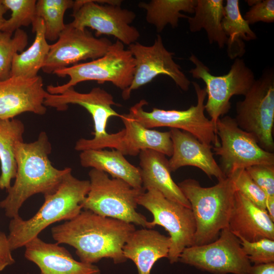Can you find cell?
<instances>
[{
    "label": "cell",
    "mask_w": 274,
    "mask_h": 274,
    "mask_svg": "<svg viewBox=\"0 0 274 274\" xmlns=\"http://www.w3.org/2000/svg\"><path fill=\"white\" fill-rule=\"evenodd\" d=\"M24 247L25 258L38 266L40 274H100L98 266L76 260L57 243H46L37 236Z\"/></svg>",
    "instance_id": "ac0fdd59"
},
{
    "label": "cell",
    "mask_w": 274,
    "mask_h": 274,
    "mask_svg": "<svg viewBox=\"0 0 274 274\" xmlns=\"http://www.w3.org/2000/svg\"><path fill=\"white\" fill-rule=\"evenodd\" d=\"M192 83L197 96L195 106H191L186 110L154 108L151 111L147 112L144 110V107L148 103L145 99H141L129 109L128 114L146 128L168 127L178 129L190 133L205 145L218 146L220 142L216 127L204 114L206 88H201L196 82Z\"/></svg>",
    "instance_id": "ba28073f"
},
{
    "label": "cell",
    "mask_w": 274,
    "mask_h": 274,
    "mask_svg": "<svg viewBox=\"0 0 274 274\" xmlns=\"http://www.w3.org/2000/svg\"><path fill=\"white\" fill-rule=\"evenodd\" d=\"M11 251L8 245L7 236L0 231V256L14 264L15 260L12 256Z\"/></svg>",
    "instance_id": "8d00e7d4"
},
{
    "label": "cell",
    "mask_w": 274,
    "mask_h": 274,
    "mask_svg": "<svg viewBox=\"0 0 274 274\" xmlns=\"http://www.w3.org/2000/svg\"><path fill=\"white\" fill-rule=\"evenodd\" d=\"M266 211L271 219L274 221V197H266Z\"/></svg>",
    "instance_id": "f35d334b"
},
{
    "label": "cell",
    "mask_w": 274,
    "mask_h": 274,
    "mask_svg": "<svg viewBox=\"0 0 274 274\" xmlns=\"http://www.w3.org/2000/svg\"><path fill=\"white\" fill-rule=\"evenodd\" d=\"M35 40L29 47L14 57L11 76L32 78L38 76L49 53L50 45L45 37V28L42 19L37 17L32 24Z\"/></svg>",
    "instance_id": "d4e9b609"
},
{
    "label": "cell",
    "mask_w": 274,
    "mask_h": 274,
    "mask_svg": "<svg viewBox=\"0 0 274 274\" xmlns=\"http://www.w3.org/2000/svg\"><path fill=\"white\" fill-rule=\"evenodd\" d=\"M238 238L251 263L260 264L274 262L273 239L264 238L251 242L242 238Z\"/></svg>",
    "instance_id": "836d02e7"
},
{
    "label": "cell",
    "mask_w": 274,
    "mask_h": 274,
    "mask_svg": "<svg viewBox=\"0 0 274 274\" xmlns=\"http://www.w3.org/2000/svg\"><path fill=\"white\" fill-rule=\"evenodd\" d=\"M178 261L214 274H247L252 265L228 227L210 243L186 248Z\"/></svg>",
    "instance_id": "4fadbf2b"
},
{
    "label": "cell",
    "mask_w": 274,
    "mask_h": 274,
    "mask_svg": "<svg viewBox=\"0 0 274 274\" xmlns=\"http://www.w3.org/2000/svg\"><path fill=\"white\" fill-rule=\"evenodd\" d=\"M142 187L145 191L154 189L168 199L190 208V205L178 185L173 180L166 156L152 150L139 153Z\"/></svg>",
    "instance_id": "7402d4cb"
},
{
    "label": "cell",
    "mask_w": 274,
    "mask_h": 274,
    "mask_svg": "<svg viewBox=\"0 0 274 274\" xmlns=\"http://www.w3.org/2000/svg\"><path fill=\"white\" fill-rule=\"evenodd\" d=\"M47 93L39 75L32 78L11 76L0 80V118L13 119L25 112L45 114Z\"/></svg>",
    "instance_id": "e0dca14e"
},
{
    "label": "cell",
    "mask_w": 274,
    "mask_h": 274,
    "mask_svg": "<svg viewBox=\"0 0 274 274\" xmlns=\"http://www.w3.org/2000/svg\"><path fill=\"white\" fill-rule=\"evenodd\" d=\"M189 59L195 65L189 72L194 78L201 79L206 84L208 98L205 110L216 128L218 120L231 108V98L246 94L256 80L254 74L240 58L234 59L228 73L222 76L212 74L209 67L193 54Z\"/></svg>",
    "instance_id": "30bf717a"
},
{
    "label": "cell",
    "mask_w": 274,
    "mask_h": 274,
    "mask_svg": "<svg viewBox=\"0 0 274 274\" xmlns=\"http://www.w3.org/2000/svg\"><path fill=\"white\" fill-rule=\"evenodd\" d=\"M258 0H248L246 1L247 3L250 6H252L257 2Z\"/></svg>",
    "instance_id": "b9f144b4"
},
{
    "label": "cell",
    "mask_w": 274,
    "mask_h": 274,
    "mask_svg": "<svg viewBox=\"0 0 274 274\" xmlns=\"http://www.w3.org/2000/svg\"><path fill=\"white\" fill-rule=\"evenodd\" d=\"M125 128L124 145L126 155L136 156L143 150H152L170 157L173 143L170 131H159L145 127L129 114L121 115Z\"/></svg>",
    "instance_id": "cb8c5ba5"
},
{
    "label": "cell",
    "mask_w": 274,
    "mask_h": 274,
    "mask_svg": "<svg viewBox=\"0 0 274 274\" xmlns=\"http://www.w3.org/2000/svg\"><path fill=\"white\" fill-rule=\"evenodd\" d=\"M170 246L169 236L157 230L143 228L135 230L123 248L124 256L135 264L138 274H150L157 261L168 257Z\"/></svg>",
    "instance_id": "44dd1931"
},
{
    "label": "cell",
    "mask_w": 274,
    "mask_h": 274,
    "mask_svg": "<svg viewBox=\"0 0 274 274\" xmlns=\"http://www.w3.org/2000/svg\"><path fill=\"white\" fill-rule=\"evenodd\" d=\"M222 29L227 40V53L231 59L240 58L245 53V41L257 39L241 13L238 0H226L221 21Z\"/></svg>",
    "instance_id": "484cf974"
},
{
    "label": "cell",
    "mask_w": 274,
    "mask_h": 274,
    "mask_svg": "<svg viewBox=\"0 0 274 274\" xmlns=\"http://www.w3.org/2000/svg\"><path fill=\"white\" fill-rule=\"evenodd\" d=\"M245 169L266 197H274V165H254Z\"/></svg>",
    "instance_id": "e575fe53"
},
{
    "label": "cell",
    "mask_w": 274,
    "mask_h": 274,
    "mask_svg": "<svg viewBox=\"0 0 274 274\" xmlns=\"http://www.w3.org/2000/svg\"><path fill=\"white\" fill-rule=\"evenodd\" d=\"M13 264L9 261L0 256V271L5 269L7 266Z\"/></svg>",
    "instance_id": "60d3db41"
},
{
    "label": "cell",
    "mask_w": 274,
    "mask_h": 274,
    "mask_svg": "<svg viewBox=\"0 0 274 274\" xmlns=\"http://www.w3.org/2000/svg\"><path fill=\"white\" fill-rule=\"evenodd\" d=\"M196 4L197 0H152L140 2L138 6L146 10L148 23L161 32L167 24L175 28L178 26L180 18L188 19L189 16L181 12L194 13Z\"/></svg>",
    "instance_id": "f1b7e54d"
},
{
    "label": "cell",
    "mask_w": 274,
    "mask_h": 274,
    "mask_svg": "<svg viewBox=\"0 0 274 274\" xmlns=\"http://www.w3.org/2000/svg\"><path fill=\"white\" fill-rule=\"evenodd\" d=\"M134 70L135 60L131 52L125 49L124 44L117 40L101 57L54 72L59 77L68 76L70 80L62 85H48L46 91L51 94H60L87 81H95L99 84L109 82L123 91L131 84Z\"/></svg>",
    "instance_id": "52a82bcc"
},
{
    "label": "cell",
    "mask_w": 274,
    "mask_h": 274,
    "mask_svg": "<svg viewBox=\"0 0 274 274\" xmlns=\"http://www.w3.org/2000/svg\"><path fill=\"white\" fill-rule=\"evenodd\" d=\"M135 230L133 224L84 210L52 227L51 234L57 244L74 248L81 262L94 264L110 258L119 264L127 260L123 248Z\"/></svg>",
    "instance_id": "6da1fadb"
},
{
    "label": "cell",
    "mask_w": 274,
    "mask_h": 274,
    "mask_svg": "<svg viewBox=\"0 0 274 274\" xmlns=\"http://www.w3.org/2000/svg\"><path fill=\"white\" fill-rule=\"evenodd\" d=\"M244 96L236 104L237 125L251 134L262 149L273 153V68H265Z\"/></svg>",
    "instance_id": "9c48e42d"
},
{
    "label": "cell",
    "mask_w": 274,
    "mask_h": 274,
    "mask_svg": "<svg viewBox=\"0 0 274 274\" xmlns=\"http://www.w3.org/2000/svg\"><path fill=\"white\" fill-rule=\"evenodd\" d=\"M173 152L168 160L170 172L185 166L196 167L210 179L220 180L227 177L217 163L212 151L213 146L205 145L190 133L178 129H170Z\"/></svg>",
    "instance_id": "d6986e66"
},
{
    "label": "cell",
    "mask_w": 274,
    "mask_h": 274,
    "mask_svg": "<svg viewBox=\"0 0 274 274\" xmlns=\"http://www.w3.org/2000/svg\"><path fill=\"white\" fill-rule=\"evenodd\" d=\"M8 10L12 12L10 17L6 19L2 31L13 34L22 26L33 23L36 16V0H2Z\"/></svg>",
    "instance_id": "1f68e13d"
},
{
    "label": "cell",
    "mask_w": 274,
    "mask_h": 274,
    "mask_svg": "<svg viewBox=\"0 0 274 274\" xmlns=\"http://www.w3.org/2000/svg\"><path fill=\"white\" fill-rule=\"evenodd\" d=\"M178 186L189 201L196 223L193 246L216 240L221 231L228 227L236 191L229 177L209 187H202L193 179H187Z\"/></svg>",
    "instance_id": "277c9868"
},
{
    "label": "cell",
    "mask_w": 274,
    "mask_h": 274,
    "mask_svg": "<svg viewBox=\"0 0 274 274\" xmlns=\"http://www.w3.org/2000/svg\"><path fill=\"white\" fill-rule=\"evenodd\" d=\"M72 9L74 19L70 24L81 29L89 27L95 31L97 37L102 35L114 36L129 46L136 42L140 37L139 30L130 25L135 19V13L121 6L77 0Z\"/></svg>",
    "instance_id": "5bb4252c"
},
{
    "label": "cell",
    "mask_w": 274,
    "mask_h": 274,
    "mask_svg": "<svg viewBox=\"0 0 274 274\" xmlns=\"http://www.w3.org/2000/svg\"><path fill=\"white\" fill-rule=\"evenodd\" d=\"M223 0H197L195 15L188 17L189 30L192 32L205 30L209 42L217 44L219 48L226 44L227 38L221 25L224 14Z\"/></svg>",
    "instance_id": "4316f807"
},
{
    "label": "cell",
    "mask_w": 274,
    "mask_h": 274,
    "mask_svg": "<svg viewBox=\"0 0 274 274\" xmlns=\"http://www.w3.org/2000/svg\"><path fill=\"white\" fill-rule=\"evenodd\" d=\"M247 274H274V262L253 264L251 265Z\"/></svg>",
    "instance_id": "74e56055"
},
{
    "label": "cell",
    "mask_w": 274,
    "mask_h": 274,
    "mask_svg": "<svg viewBox=\"0 0 274 274\" xmlns=\"http://www.w3.org/2000/svg\"><path fill=\"white\" fill-rule=\"evenodd\" d=\"M112 44L106 38H95L86 29H79L68 23L56 42L50 45L42 70L53 74L81 60L96 59L104 56Z\"/></svg>",
    "instance_id": "2e32d148"
},
{
    "label": "cell",
    "mask_w": 274,
    "mask_h": 274,
    "mask_svg": "<svg viewBox=\"0 0 274 274\" xmlns=\"http://www.w3.org/2000/svg\"><path fill=\"white\" fill-rule=\"evenodd\" d=\"M52 147L47 133L42 131L35 141L17 142L15 147L17 172L14 184L7 191L8 195L0 202V208L12 219L19 216L23 203L31 196L46 195L54 192L64 176L72 169H59L49 158Z\"/></svg>",
    "instance_id": "7a4b0ae2"
},
{
    "label": "cell",
    "mask_w": 274,
    "mask_h": 274,
    "mask_svg": "<svg viewBox=\"0 0 274 274\" xmlns=\"http://www.w3.org/2000/svg\"><path fill=\"white\" fill-rule=\"evenodd\" d=\"M244 19L250 24L261 21L267 23L274 22V1L258 0L246 12Z\"/></svg>",
    "instance_id": "d590c367"
},
{
    "label": "cell",
    "mask_w": 274,
    "mask_h": 274,
    "mask_svg": "<svg viewBox=\"0 0 274 274\" xmlns=\"http://www.w3.org/2000/svg\"><path fill=\"white\" fill-rule=\"evenodd\" d=\"M72 0H39L36 3L37 17L43 19L47 40L57 41L66 24L64 15L66 11L72 8Z\"/></svg>",
    "instance_id": "f546056e"
},
{
    "label": "cell",
    "mask_w": 274,
    "mask_h": 274,
    "mask_svg": "<svg viewBox=\"0 0 274 274\" xmlns=\"http://www.w3.org/2000/svg\"><path fill=\"white\" fill-rule=\"evenodd\" d=\"M44 105L57 111L67 110L69 104L78 105L85 108L91 115L94 122V137L91 139H80L77 141L75 149L79 151L110 148L126 155L123 143L124 129L114 133L106 130L108 120L112 117L120 118L112 107L117 106L111 94L100 88L94 87L88 93H81L71 87L58 94L47 93Z\"/></svg>",
    "instance_id": "5b68a950"
},
{
    "label": "cell",
    "mask_w": 274,
    "mask_h": 274,
    "mask_svg": "<svg viewBox=\"0 0 274 274\" xmlns=\"http://www.w3.org/2000/svg\"><path fill=\"white\" fill-rule=\"evenodd\" d=\"M228 228L237 238L253 242L274 240V221L262 210L236 191Z\"/></svg>",
    "instance_id": "ffe728a7"
},
{
    "label": "cell",
    "mask_w": 274,
    "mask_h": 274,
    "mask_svg": "<svg viewBox=\"0 0 274 274\" xmlns=\"http://www.w3.org/2000/svg\"><path fill=\"white\" fill-rule=\"evenodd\" d=\"M135 60V70L130 86L122 91L124 100L129 98L131 92L151 82L156 77L164 75L170 77L184 91L189 89L190 81L174 60V53L164 47L160 35H157L151 46L135 42L128 46Z\"/></svg>",
    "instance_id": "9a60e30c"
},
{
    "label": "cell",
    "mask_w": 274,
    "mask_h": 274,
    "mask_svg": "<svg viewBox=\"0 0 274 274\" xmlns=\"http://www.w3.org/2000/svg\"><path fill=\"white\" fill-rule=\"evenodd\" d=\"M88 175L90 188L82 209L150 228V221L136 211L138 199L146 191L143 188H133L121 179L110 178L107 173L94 168L89 171Z\"/></svg>",
    "instance_id": "8992f818"
},
{
    "label": "cell",
    "mask_w": 274,
    "mask_h": 274,
    "mask_svg": "<svg viewBox=\"0 0 274 274\" xmlns=\"http://www.w3.org/2000/svg\"><path fill=\"white\" fill-rule=\"evenodd\" d=\"M216 133L220 144L212 149L214 154L220 156V167L226 177L239 168L274 165V153L262 149L251 134L238 127L234 118H220L216 123Z\"/></svg>",
    "instance_id": "7c38bea8"
},
{
    "label": "cell",
    "mask_w": 274,
    "mask_h": 274,
    "mask_svg": "<svg viewBox=\"0 0 274 274\" xmlns=\"http://www.w3.org/2000/svg\"><path fill=\"white\" fill-rule=\"evenodd\" d=\"M28 43L27 33L21 28L13 34L0 32V80L11 77V71L14 57L22 52Z\"/></svg>",
    "instance_id": "4dcf8cb0"
},
{
    "label": "cell",
    "mask_w": 274,
    "mask_h": 274,
    "mask_svg": "<svg viewBox=\"0 0 274 274\" xmlns=\"http://www.w3.org/2000/svg\"><path fill=\"white\" fill-rule=\"evenodd\" d=\"M138 204L152 214L151 229L160 225L168 232L170 246L167 258L171 264L178 262L183 251L193 245L196 223L191 208L167 199L154 189L141 194Z\"/></svg>",
    "instance_id": "8fae6325"
},
{
    "label": "cell",
    "mask_w": 274,
    "mask_h": 274,
    "mask_svg": "<svg viewBox=\"0 0 274 274\" xmlns=\"http://www.w3.org/2000/svg\"><path fill=\"white\" fill-rule=\"evenodd\" d=\"M72 171L64 176L54 192L44 195V203L32 217L25 220L19 216L11 219L7 239L11 251L24 247L52 224L70 220L82 211L90 181L76 178Z\"/></svg>",
    "instance_id": "3957f363"
},
{
    "label": "cell",
    "mask_w": 274,
    "mask_h": 274,
    "mask_svg": "<svg viewBox=\"0 0 274 274\" xmlns=\"http://www.w3.org/2000/svg\"><path fill=\"white\" fill-rule=\"evenodd\" d=\"M8 10V9L2 3V0H0V32L2 31L3 26L6 20L4 17V15Z\"/></svg>",
    "instance_id": "ab89813d"
},
{
    "label": "cell",
    "mask_w": 274,
    "mask_h": 274,
    "mask_svg": "<svg viewBox=\"0 0 274 274\" xmlns=\"http://www.w3.org/2000/svg\"><path fill=\"white\" fill-rule=\"evenodd\" d=\"M79 158L83 167L102 171L112 178L126 182L133 188H143L140 167L130 163L119 150H85L81 152Z\"/></svg>",
    "instance_id": "603a6c76"
},
{
    "label": "cell",
    "mask_w": 274,
    "mask_h": 274,
    "mask_svg": "<svg viewBox=\"0 0 274 274\" xmlns=\"http://www.w3.org/2000/svg\"><path fill=\"white\" fill-rule=\"evenodd\" d=\"M227 177L231 180L237 191L259 208L266 210V196L245 168L237 169Z\"/></svg>",
    "instance_id": "d6a6232c"
},
{
    "label": "cell",
    "mask_w": 274,
    "mask_h": 274,
    "mask_svg": "<svg viewBox=\"0 0 274 274\" xmlns=\"http://www.w3.org/2000/svg\"><path fill=\"white\" fill-rule=\"evenodd\" d=\"M24 132V125L20 120L0 118L1 189H9L11 180L16 177L15 147L17 142H23Z\"/></svg>",
    "instance_id": "83f0119b"
}]
</instances>
